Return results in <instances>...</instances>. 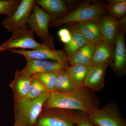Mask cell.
<instances>
[{
  "mask_svg": "<svg viewBox=\"0 0 126 126\" xmlns=\"http://www.w3.org/2000/svg\"><path fill=\"white\" fill-rule=\"evenodd\" d=\"M100 107L99 99L95 92L82 86L70 93H50L43 109L52 108L63 109L79 111L89 114Z\"/></svg>",
  "mask_w": 126,
  "mask_h": 126,
  "instance_id": "1",
  "label": "cell"
},
{
  "mask_svg": "<svg viewBox=\"0 0 126 126\" xmlns=\"http://www.w3.org/2000/svg\"><path fill=\"white\" fill-rule=\"evenodd\" d=\"M50 95V92H47L32 101L15 102V123L24 126H35L44 105Z\"/></svg>",
  "mask_w": 126,
  "mask_h": 126,
  "instance_id": "2",
  "label": "cell"
},
{
  "mask_svg": "<svg viewBox=\"0 0 126 126\" xmlns=\"http://www.w3.org/2000/svg\"><path fill=\"white\" fill-rule=\"evenodd\" d=\"M107 12V6L102 4L83 3L61 18L50 21L49 26L58 27L68 23H83L99 19Z\"/></svg>",
  "mask_w": 126,
  "mask_h": 126,
  "instance_id": "3",
  "label": "cell"
},
{
  "mask_svg": "<svg viewBox=\"0 0 126 126\" xmlns=\"http://www.w3.org/2000/svg\"><path fill=\"white\" fill-rule=\"evenodd\" d=\"M79 111L63 109H43L35 126H76Z\"/></svg>",
  "mask_w": 126,
  "mask_h": 126,
  "instance_id": "4",
  "label": "cell"
},
{
  "mask_svg": "<svg viewBox=\"0 0 126 126\" xmlns=\"http://www.w3.org/2000/svg\"><path fill=\"white\" fill-rule=\"evenodd\" d=\"M88 116L95 126H126V121L116 104L110 102L93 111Z\"/></svg>",
  "mask_w": 126,
  "mask_h": 126,
  "instance_id": "5",
  "label": "cell"
},
{
  "mask_svg": "<svg viewBox=\"0 0 126 126\" xmlns=\"http://www.w3.org/2000/svg\"><path fill=\"white\" fill-rule=\"evenodd\" d=\"M9 39L0 46V51L11 49L33 50L43 47L44 43L37 42L33 33L28 27L16 30Z\"/></svg>",
  "mask_w": 126,
  "mask_h": 126,
  "instance_id": "6",
  "label": "cell"
},
{
  "mask_svg": "<svg viewBox=\"0 0 126 126\" xmlns=\"http://www.w3.org/2000/svg\"><path fill=\"white\" fill-rule=\"evenodd\" d=\"M43 43L45 44L44 47L36 49H11L9 51L33 59L54 61L62 64L69 65L68 56L64 50L55 49L53 44Z\"/></svg>",
  "mask_w": 126,
  "mask_h": 126,
  "instance_id": "7",
  "label": "cell"
},
{
  "mask_svg": "<svg viewBox=\"0 0 126 126\" xmlns=\"http://www.w3.org/2000/svg\"><path fill=\"white\" fill-rule=\"evenodd\" d=\"M50 22L49 16L36 3L27 19V24L31 30L43 40L44 43L53 44L52 36L49 32Z\"/></svg>",
  "mask_w": 126,
  "mask_h": 126,
  "instance_id": "8",
  "label": "cell"
},
{
  "mask_svg": "<svg viewBox=\"0 0 126 126\" xmlns=\"http://www.w3.org/2000/svg\"><path fill=\"white\" fill-rule=\"evenodd\" d=\"M35 4L34 0H21L14 13L2 21L4 28L12 33L16 30L27 27V19Z\"/></svg>",
  "mask_w": 126,
  "mask_h": 126,
  "instance_id": "9",
  "label": "cell"
},
{
  "mask_svg": "<svg viewBox=\"0 0 126 126\" xmlns=\"http://www.w3.org/2000/svg\"><path fill=\"white\" fill-rule=\"evenodd\" d=\"M109 64L108 63L105 62L90 65L82 86L94 92H98L103 89L105 84L106 70Z\"/></svg>",
  "mask_w": 126,
  "mask_h": 126,
  "instance_id": "10",
  "label": "cell"
},
{
  "mask_svg": "<svg viewBox=\"0 0 126 126\" xmlns=\"http://www.w3.org/2000/svg\"><path fill=\"white\" fill-rule=\"evenodd\" d=\"M25 58L26 60V65L20 71L32 77L39 74L60 71L64 69L68 65L54 61L33 59L28 57Z\"/></svg>",
  "mask_w": 126,
  "mask_h": 126,
  "instance_id": "11",
  "label": "cell"
},
{
  "mask_svg": "<svg viewBox=\"0 0 126 126\" xmlns=\"http://www.w3.org/2000/svg\"><path fill=\"white\" fill-rule=\"evenodd\" d=\"M121 23L110 14L104 15L100 18L99 29L103 41L113 47L120 31Z\"/></svg>",
  "mask_w": 126,
  "mask_h": 126,
  "instance_id": "12",
  "label": "cell"
},
{
  "mask_svg": "<svg viewBox=\"0 0 126 126\" xmlns=\"http://www.w3.org/2000/svg\"><path fill=\"white\" fill-rule=\"evenodd\" d=\"M114 60L112 67L113 71L119 77L126 74V50L125 34L122 30L119 31L115 41Z\"/></svg>",
  "mask_w": 126,
  "mask_h": 126,
  "instance_id": "13",
  "label": "cell"
},
{
  "mask_svg": "<svg viewBox=\"0 0 126 126\" xmlns=\"http://www.w3.org/2000/svg\"><path fill=\"white\" fill-rule=\"evenodd\" d=\"M32 77L21 73L19 69L16 72L15 78L10 84L15 102L22 101L27 98Z\"/></svg>",
  "mask_w": 126,
  "mask_h": 126,
  "instance_id": "14",
  "label": "cell"
},
{
  "mask_svg": "<svg viewBox=\"0 0 126 126\" xmlns=\"http://www.w3.org/2000/svg\"><path fill=\"white\" fill-rule=\"evenodd\" d=\"M100 18L81 23H77L73 27L78 31L88 42L96 45L103 41L100 29Z\"/></svg>",
  "mask_w": 126,
  "mask_h": 126,
  "instance_id": "15",
  "label": "cell"
},
{
  "mask_svg": "<svg viewBox=\"0 0 126 126\" xmlns=\"http://www.w3.org/2000/svg\"><path fill=\"white\" fill-rule=\"evenodd\" d=\"M35 2L48 15L50 21L63 17L68 11L66 3L62 0H37Z\"/></svg>",
  "mask_w": 126,
  "mask_h": 126,
  "instance_id": "16",
  "label": "cell"
},
{
  "mask_svg": "<svg viewBox=\"0 0 126 126\" xmlns=\"http://www.w3.org/2000/svg\"><path fill=\"white\" fill-rule=\"evenodd\" d=\"M96 45L88 43L73 54L68 56L69 65H91Z\"/></svg>",
  "mask_w": 126,
  "mask_h": 126,
  "instance_id": "17",
  "label": "cell"
},
{
  "mask_svg": "<svg viewBox=\"0 0 126 126\" xmlns=\"http://www.w3.org/2000/svg\"><path fill=\"white\" fill-rule=\"evenodd\" d=\"M113 48L103 41L96 45L91 65L105 62L111 63Z\"/></svg>",
  "mask_w": 126,
  "mask_h": 126,
  "instance_id": "18",
  "label": "cell"
},
{
  "mask_svg": "<svg viewBox=\"0 0 126 126\" xmlns=\"http://www.w3.org/2000/svg\"><path fill=\"white\" fill-rule=\"evenodd\" d=\"M65 69L60 72L56 80L54 92L66 94L75 91L79 87L76 86L72 81Z\"/></svg>",
  "mask_w": 126,
  "mask_h": 126,
  "instance_id": "19",
  "label": "cell"
},
{
  "mask_svg": "<svg viewBox=\"0 0 126 126\" xmlns=\"http://www.w3.org/2000/svg\"><path fill=\"white\" fill-rule=\"evenodd\" d=\"M72 38L69 43L65 45L64 50L67 56L73 54L79 49L89 43L80 32L73 26L70 29Z\"/></svg>",
  "mask_w": 126,
  "mask_h": 126,
  "instance_id": "20",
  "label": "cell"
},
{
  "mask_svg": "<svg viewBox=\"0 0 126 126\" xmlns=\"http://www.w3.org/2000/svg\"><path fill=\"white\" fill-rule=\"evenodd\" d=\"M90 65H69L65 68L68 75L78 87L83 86L86 74Z\"/></svg>",
  "mask_w": 126,
  "mask_h": 126,
  "instance_id": "21",
  "label": "cell"
},
{
  "mask_svg": "<svg viewBox=\"0 0 126 126\" xmlns=\"http://www.w3.org/2000/svg\"><path fill=\"white\" fill-rule=\"evenodd\" d=\"M60 71H55L34 75L32 77L40 80L46 88L48 92H54L57 78Z\"/></svg>",
  "mask_w": 126,
  "mask_h": 126,
  "instance_id": "22",
  "label": "cell"
},
{
  "mask_svg": "<svg viewBox=\"0 0 126 126\" xmlns=\"http://www.w3.org/2000/svg\"><path fill=\"white\" fill-rule=\"evenodd\" d=\"M32 77L29 93L26 101H32L38 98L44 93L48 92L40 80L35 77Z\"/></svg>",
  "mask_w": 126,
  "mask_h": 126,
  "instance_id": "23",
  "label": "cell"
},
{
  "mask_svg": "<svg viewBox=\"0 0 126 126\" xmlns=\"http://www.w3.org/2000/svg\"><path fill=\"white\" fill-rule=\"evenodd\" d=\"M108 2L109 4L107 7L110 15L117 19L125 16L126 12V0H112L108 1Z\"/></svg>",
  "mask_w": 126,
  "mask_h": 126,
  "instance_id": "24",
  "label": "cell"
},
{
  "mask_svg": "<svg viewBox=\"0 0 126 126\" xmlns=\"http://www.w3.org/2000/svg\"><path fill=\"white\" fill-rule=\"evenodd\" d=\"M20 0H0V15L7 16L14 13L20 3Z\"/></svg>",
  "mask_w": 126,
  "mask_h": 126,
  "instance_id": "25",
  "label": "cell"
},
{
  "mask_svg": "<svg viewBox=\"0 0 126 126\" xmlns=\"http://www.w3.org/2000/svg\"><path fill=\"white\" fill-rule=\"evenodd\" d=\"M76 126H95L89 120L87 113L79 111Z\"/></svg>",
  "mask_w": 126,
  "mask_h": 126,
  "instance_id": "26",
  "label": "cell"
},
{
  "mask_svg": "<svg viewBox=\"0 0 126 126\" xmlns=\"http://www.w3.org/2000/svg\"><path fill=\"white\" fill-rule=\"evenodd\" d=\"M58 35L62 43L67 44L69 43L72 38V34L69 29L63 28L58 32Z\"/></svg>",
  "mask_w": 126,
  "mask_h": 126,
  "instance_id": "27",
  "label": "cell"
},
{
  "mask_svg": "<svg viewBox=\"0 0 126 126\" xmlns=\"http://www.w3.org/2000/svg\"><path fill=\"white\" fill-rule=\"evenodd\" d=\"M14 126H22V125H20V124H17V123H14Z\"/></svg>",
  "mask_w": 126,
  "mask_h": 126,
  "instance_id": "28",
  "label": "cell"
}]
</instances>
